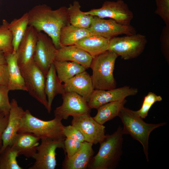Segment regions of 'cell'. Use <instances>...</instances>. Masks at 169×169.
<instances>
[{
    "instance_id": "obj_1",
    "label": "cell",
    "mask_w": 169,
    "mask_h": 169,
    "mask_svg": "<svg viewBox=\"0 0 169 169\" xmlns=\"http://www.w3.org/2000/svg\"><path fill=\"white\" fill-rule=\"evenodd\" d=\"M28 25L38 32L44 31L52 39L57 49L61 47L59 37L61 30L70 24L67 8L64 6L53 10L45 4L36 6L28 12Z\"/></svg>"
},
{
    "instance_id": "obj_2",
    "label": "cell",
    "mask_w": 169,
    "mask_h": 169,
    "mask_svg": "<svg viewBox=\"0 0 169 169\" xmlns=\"http://www.w3.org/2000/svg\"><path fill=\"white\" fill-rule=\"evenodd\" d=\"M122 128L119 126L113 134L106 135L100 143L98 153L93 156L89 168L113 169L118 166L122 152Z\"/></svg>"
},
{
    "instance_id": "obj_3",
    "label": "cell",
    "mask_w": 169,
    "mask_h": 169,
    "mask_svg": "<svg viewBox=\"0 0 169 169\" xmlns=\"http://www.w3.org/2000/svg\"><path fill=\"white\" fill-rule=\"evenodd\" d=\"M118 116L123 125V134L130 135L142 145L147 161H149L148 141L151 133L155 129L166 125V123L157 124H149L137 115L134 111L123 106Z\"/></svg>"
},
{
    "instance_id": "obj_4",
    "label": "cell",
    "mask_w": 169,
    "mask_h": 169,
    "mask_svg": "<svg viewBox=\"0 0 169 169\" xmlns=\"http://www.w3.org/2000/svg\"><path fill=\"white\" fill-rule=\"evenodd\" d=\"M51 120H44L33 116L27 110L22 117L18 133L29 132L39 137L40 139L49 138L54 140H64V126L62 119L56 117Z\"/></svg>"
},
{
    "instance_id": "obj_5",
    "label": "cell",
    "mask_w": 169,
    "mask_h": 169,
    "mask_svg": "<svg viewBox=\"0 0 169 169\" xmlns=\"http://www.w3.org/2000/svg\"><path fill=\"white\" fill-rule=\"evenodd\" d=\"M118 57L107 50L93 59L90 68L92 71L91 77L95 89L107 90L116 88L113 72Z\"/></svg>"
},
{
    "instance_id": "obj_6",
    "label": "cell",
    "mask_w": 169,
    "mask_h": 169,
    "mask_svg": "<svg viewBox=\"0 0 169 169\" xmlns=\"http://www.w3.org/2000/svg\"><path fill=\"white\" fill-rule=\"evenodd\" d=\"M147 42L146 37L139 33L116 36L110 39L108 50L124 60L131 59L143 52Z\"/></svg>"
},
{
    "instance_id": "obj_7",
    "label": "cell",
    "mask_w": 169,
    "mask_h": 169,
    "mask_svg": "<svg viewBox=\"0 0 169 169\" xmlns=\"http://www.w3.org/2000/svg\"><path fill=\"white\" fill-rule=\"evenodd\" d=\"M20 69L26 91L47 110L48 101L45 91L46 76L33 61Z\"/></svg>"
},
{
    "instance_id": "obj_8",
    "label": "cell",
    "mask_w": 169,
    "mask_h": 169,
    "mask_svg": "<svg viewBox=\"0 0 169 169\" xmlns=\"http://www.w3.org/2000/svg\"><path fill=\"white\" fill-rule=\"evenodd\" d=\"M84 13L101 18H109L120 24L125 25H130L133 18L132 12L123 0L106 1L100 8L93 9Z\"/></svg>"
},
{
    "instance_id": "obj_9",
    "label": "cell",
    "mask_w": 169,
    "mask_h": 169,
    "mask_svg": "<svg viewBox=\"0 0 169 169\" xmlns=\"http://www.w3.org/2000/svg\"><path fill=\"white\" fill-rule=\"evenodd\" d=\"M40 140L41 143L33 157L35 161L28 169H54L57 165L56 150L58 148L64 150L65 139L54 140L43 138Z\"/></svg>"
},
{
    "instance_id": "obj_10",
    "label": "cell",
    "mask_w": 169,
    "mask_h": 169,
    "mask_svg": "<svg viewBox=\"0 0 169 169\" xmlns=\"http://www.w3.org/2000/svg\"><path fill=\"white\" fill-rule=\"evenodd\" d=\"M62 95L63 103L54 110V117L67 120L69 116L90 114L91 109L87 101L80 95L72 92H65Z\"/></svg>"
},
{
    "instance_id": "obj_11",
    "label": "cell",
    "mask_w": 169,
    "mask_h": 169,
    "mask_svg": "<svg viewBox=\"0 0 169 169\" xmlns=\"http://www.w3.org/2000/svg\"><path fill=\"white\" fill-rule=\"evenodd\" d=\"M93 34L110 39L118 35H130L136 33L135 29L130 25L120 24L113 19H105L94 16L88 29Z\"/></svg>"
},
{
    "instance_id": "obj_12",
    "label": "cell",
    "mask_w": 169,
    "mask_h": 169,
    "mask_svg": "<svg viewBox=\"0 0 169 169\" xmlns=\"http://www.w3.org/2000/svg\"><path fill=\"white\" fill-rule=\"evenodd\" d=\"M57 51L51 39L47 34L39 32L33 61L46 76L55 60Z\"/></svg>"
},
{
    "instance_id": "obj_13",
    "label": "cell",
    "mask_w": 169,
    "mask_h": 169,
    "mask_svg": "<svg viewBox=\"0 0 169 169\" xmlns=\"http://www.w3.org/2000/svg\"><path fill=\"white\" fill-rule=\"evenodd\" d=\"M71 125L81 133L84 141L93 144L100 143L106 135L105 127L97 122L90 114L73 117Z\"/></svg>"
},
{
    "instance_id": "obj_14",
    "label": "cell",
    "mask_w": 169,
    "mask_h": 169,
    "mask_svg": "<svg viewBox=\"0 0 169 169\" xmlns=\"http://www.w3.org/2000/svg\"><path fill=\"white\" fill-rule=\"evenodd\" d=\"M138 93L137 89L127 86L107 90L95 89L88 103L91 109H97L104 104L123 100L126 97L135 95Z\"/></svg>"
},
{
    "instance_id": "obj_15",
    "label": "cell",
    "mask_w": 169,
    "mask_h": 169,
    "mask_svg": "<svg viewBox=\"0 0 169 169\" xmlns=\"http://www.w3.org/2000/svg\"><path fill=\"white\" fill-rule=\"evenodd\" d=\"M38 33L33 26H28L16 53L20 69L27 66L33 61Z\"/></svg>"
},
{
    "instance_id": "obj_16",
    "label": "cell",
    "mask_w": 169,
    "mask_h": 169,
    "mask_svg": "<svg viewBox=\"0 0 169 169\" xmlns=\"http://www.w3.org/2000/svg\"><path fill=\"white\" fill-rule=\"evenodd\" d=\"M8 115V123L2 136L3 145L0 150L2 151L7 146H12L18 133L24 111L19 106L17 100L13 99Z\"/></svg>"
},
{
    "instance_id": "obj_17",
    "label": "cell",
    "mask_w": 169,
    "mask_h": 169,
    "mask_svg": "<svg viewBox=\"0 0 169 169\" xmlns=\"http://www.w3.org/2000/svg\"><path fill=\"white\" fill-rule=\"evenodd\" d=\"M63 85L65 92L75 93L87 102L95 90L91 76L86 71L77 74L64 83Z\"/></svg>"
},
{
    "instance_id": "obj_18",
    "label": "cell",
    "mask_w": 169,
    "mask_h": 169,
    "mask_svg": "<svg viewBox=\"0 0 169 169\" xmlns=\"http://www.w3.org/2000/svg\"><path fill=\"white\" fill-rule=\"evenodd\" d=\"M93 144L84 141L75 154L70 158L65 156L62 164L63 169H86L89 168L94 156Z\"/></svg>"
},
{
    "instance_id": "obj_19",
    "label": "cell",
    "mask_w": 169,
    "mask_h": 169,
    "mask_svg": "<svg viewBox=\"0 0 169 169\" xmlns=\"http://www.w3.org/2000/svg\"><path fill=\"white\" fill-rule=\"evenodd\" d=\"M93 58L87 52L76 45L62 46L57 49L55 60L70 61L90 68Z\"/></svg>"
},
{
    "instance_id": "obj_20",
    "label": "cell",
    "mask_w": 169,
    "mask_h": 169,
    "mask_svg": "<svg viewBox=\"0 0 169 169\" xmlns=\"http://www.w3.org/2000/svg\"><path fill=\"white\" fill-rule=\"evenodd\" d=\"M40 138L29 132L18 133L12 145L18 151V155L33 158L36 153Z\"/></svg>"
},
{
    "instance_id": "obj_21",
    "label": "cell",
    "mask_w": 169,
    "mask_h": 169,
    "mask_svg": "<svg viewBox=\"0 0 169 169\" xmlns=\"http://www.w3.org/2000/svg\"><path fill=\"white\" fill-rule=\"evenodd\" d=\"M9 74L8 85L9 90L27 91L23 77L17 62L16 53L5 54Z\"/></svg>"
},
{
    "instance_id": "obj_22",
    "label": "cell",
    "mask_w": 169,
    "mask_h": 169,
    "mask_svg": "<svg viewBox=\"0 0 169 169\" xmlns=\"http://www.w3.org/2000/svg\"><path fill=\"white\" fill-rule=\"evenodd\" d=\"M109 40L92 34L84 37L75 45L87 52L93 58L108 50Z\"/></svg>"
},
{
    "instance_id": "obj_23",
    "label": "cell",
    "mask_w": 169,
    "mask_h": 169,
    "mask_svg": "<svg viewBox=\"0 0 169 169\" xmlns=\"http://www.w3.org/2000/svg\"><path fill=\"white\" fill-rule=\"evenodd\" d=\"M45 91L48 98L47 110L48 113H49L55 97L58 94L62 95L65 92L63 85L58 77L53 63L50 67L46 75Z\"/></svg>"
},
{
    "instance_id": "obj_24",
    "label": "cell",
    "mask_w": 169,
    "mask_h": 169,
    "mask_svg": "<svg viewBox=\"0 0 169 169\" xmlns=\"http://www.w3.org/2000/svg\"><path fill=\"white\" fill-rule=\"evenodd\" d=\"M92 34L88 29L68 24L64 26L61 30L59 37L60 46L75 45L84 37Z\"/></svg>"
},
{
    "instance_id": "obj_25",
    "label": "cell",
    "mask_w": 169,
    "mask_h": 169,
    "mask_svg": "<svg viewBox=\"0 0 169 169\" xmlns=\"http://www.w3.org/2000/svg\"><path fill=\"white\" fill-rule=\"evenodd\" d=\"M58 77L64 83L77 74L83 72L86 69L83 66L70 61H57L53 62Z\"/></svg>"
},
{
    "instance_id": "obj_26",
    "label": "cell",
    "mask_w": 169,
    "mask_h": 169,
    "mask_svg": "<svg viewBox=\"0 0 169 169\" xmlns=\"http://www.w3.org/2000/svg\"><path fill=\"white\" fill-rule=\"evenodd\" d=\"M79 2L75 0L67 8L70 24L79 28L88 29L94 16L86 14L80 9Z\"/></svg>"
},
{
    "instance_id": "obj_27",
    "label": "cell",
    "mask_w": 169,
    "mask_h": 169,
    "mask_svg": "<svg viewBox=\"0 0 169 169\" xmlns=\"http://www.w3.org/2000/svg\"><path fill=\"white\" fill-rule=\"evenodd\" d=\"M126 101L125 99L104 104L97 109V114L93 118L98 123L103 125L107 121L118 116L121 108Z\"/></svg>"
},
{
    "instance_id": "obj_28",
    "label": "cell",
    "mask_w": 169,
    "mask_h": 169,
    "mask_svg": "<svg viewBox=\"0 0 169 169\" xmlns=\"http://www.w3.org/2000/svg\"><path fill=\"white\" fill-rule=\"evenodd\" d=\"M28 25V12L25 13L20 18L13 19L9 23V28L12 35L13 53H16Z\"/></svg>"
},
{
    "instance_id": "obj_29",
    "label": "cell",
    "mask_w": 169,
    "mask_h": 169,
    "mask_svg": "<svg viewBox=\"0 0 169 169\" xmlns=\"http://www.w3.org/2000/svg\"><path fill=\"white\" fill-rule=\"evenodd\" d=\"M18 150L13 146H7L0 152V169H22L18 164Z\"/></svg>"
},
{
    "instance_id": "obj_30",
    "label": "cell",
    "mask_w": 169,
    "mask_h": 169,
    "mask_svg": "<svg viewBox=\"0 0 169 169\" xmlns=\"http://www.w3.org/2000/svg\"><path fill=\"white\" fill-rule=\"evenodd\" d=\"M9 23L3 19L0 26V50L5 54L13 53L12 35L9 28Z\"/></svg>"
},
{
    "instance_id": "obj_31",
    "label": "cell",
    "mask_w": 169,
    "mask_h": 169,
    "mask_svg": "<svg viewBox=\"0 0 169 169\" xmlns=\"http://www.w3.org/2000/svg\"><path fill=\"white\" fill-rule=\"evenodd\" d=\"M162 98L152 92H149L144 97L141 108L134 111L135 114L142 119H145L147 116L149 110L152 105L156 102L161 101Z\"/></svg>"
},
{
    "instance_id": "obj_32",
    "label": "cell",
    "mask_w": 169,
    "mask_h": 169,
    "mask_svg": "<svg viewBox=\"0 0 169 169\" xmlns=\"http://www.w3.org/2000/svg\"><path fill=\"white\" fill-rule=\"evenodd\" d=\"M7 85L0 84V111L5 115H8L11 107Z\"/></svg>"
},
{
    "instance_id": "obj_33",
    "label": "cell",
    "mask_w": 169,
    "mask_h": 169,
    "mask_svg": "<svg viewBox=\"0 0 169 169\" xmlns=\"http://www.w3.org/2000/svg\"><path fill=\"white\" fill-rule=\"evenodd\" d=\"M156 9L155 12L169 26V0H155Z\"/></svg>"
},
{
    "instance_id": "obj_34",
    "label": "cell",
    "mask_w": 169,
    "mask_h": 169,
    "mask_svg": "<svg viewBox=\"0 0 169 169\" xmlns=\"http://www.w3.org/2000/svg\"><path fill=\"white\" fill-rule=\"evenodd\" d=\"M83 142L66 137L64 140L65 156L69 158L73 156L80 149Z\"/></svg>"
},
{
    "instance_id": "obj_35",
    "label": "cell",
    "mask_w": 169,
    "mask_h": 169,
    "mask_svg": "<svg viewBox=\"0 0 169 169\" xmlns=\"http://www.w3.org/2000/svg\"><path fill=\"white\" fill-rule=\"evenodd\" d=\"M63 133L65 138H68L83 142L84 141V137L80 131L75 126L69 125L64 126Z\"/></svg>"
},
{
    "instance_id": "obj_36",
    "label": "cell",
    "mask_w": 169,
    "mask_h": 169,
    "mask_svg": "<svg viewBox=\"0 0 169 169\" xmlns=\"http://www.w3.org/2000/svg\"><path fill=\"white\" fill-rule=\"evenodd\" d=\"M161 49L164 56L169 59V26L163 28L160 37Z\"/></svg>"
},
{
    "instance_id": "obj_37",
    "label": "cell",
    "mask_w": 169,
    "mask_h": 169,
    "mask_svg": "<svg viewBox=\"0 0 169 169\" xmlns=\"http://www.w3.org/2000/svg\"><path fill=\"white\" fill-rule=\"evenodd\" d=\"M9 74L7 64L0 65V84L8 85Z\"/></svg>"
},
{
    "instance_id": "obj_38",
    "label": "cell",
    "mask_w": 169,
    "mask_h": 169,
    "mask_svg": "<svg viewBox=\"0 0 169 169\" xmlns=\"http://www.w3.org/2000/svg\"><path fill=\"white\" fill-rule=\"evenodd\" d=\"M8 115H6L2 113L0 114V150L3 145L2 134L8 123Z\"/></svg>"
},
{
    "instance_id": "obj_39",
    "label": "cell",
    "mask_w": 169,
    "mask_h": 169,
    "mask_svg": "<svg viewBox=\"0 0 169 169\" xmlns=\"http://www.w3.org/2000/svg\"><path fill=\"white\" fill-rule=\"evenodd\" d=\"M7 64L5 53L0 50V65Z\"/></svg>"
},
{
    "instance_id": "obj_40",
    "label": "cell",
    "mask_w": 169,
    "mask_h": 169,
    "mask_svg": "<svg viewBox=\"0 0 169 169\" xmlns=\"http://www.w3.org/2000/svg\"><path fill=\"white\" fill-rule=\"evenodd\" d=\"M1 113H2L0 111V114H1Z\"/></svg>"
}]
</instances>
